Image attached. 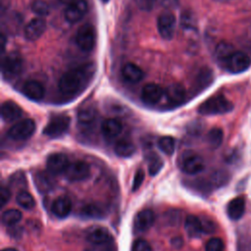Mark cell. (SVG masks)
I'll list each match as a JSON object with an SVG mask.
<instances>
[{
    "mask_svg": "<svg viewBox=\"0 0 251 251\" xmlns=\"http://www.w3.org/2000/svg\"><path fill=\"white\" fill-rule=\"evenodd\" d=\"M94 68L92 64L82 65L66 72L59 80V90L66 95L78 92L92 76Z\"/></svg>",
    "mask_w": 251,
    "mask_h": 251,
    "instance_id": "6da1fadb",
    "label": "cell"
},
{
    "mask_svg": "<svg viewBox=\"0 0 251 251\" xmlns=\"http://www.w3.org/2000/svg\"><path fill=\"white\" fill-rule=\"evenodd\" d=\"M233 104L224 95H215L204 101L198 108L201 115H221L230 112Z\"/></svg>",
    "mask_w": 251,
    "mask_h": 251,
    "instance_id": "7a4b0ae2",
    "label": "cell"
},
{
    "mask_svg": "<svg viewBox=\"0 0 251 251\" xmlns=\"http://www.w3.org/2000/svg\"><path fill=\"white\" fill-rule=\"evenodd\" d=\"M24 60L17 52H11L2 60V74L5 77L11 78L20 75L23 71Z\"/></svg>",
    "mask_w": 251,
    "mask_h": 251,
    "instance_id": "3957f363",
    "label": "cell"
},
{
    "mask_svg": "<svg viewBox=\"0 0 251 251\" xmlns=\"http://www.w3.org/2000/svg\"><path fill=\"white\" fill-rule=\"evenodd\" d=\"M35 128L36 126L33 120L25 119L10 127L8 130V136L13 140H25L34 133Z\"/></svg>",
    "mask_w": 251,
    "mask_h": 251,
    "instance_id": "277c9868",
    "label": "cell"
},
{
    "mask_svg": "<svg viewBox=\"0 0 251 251\" xmlns=\"http://www.w3.org/2000/svg\"><path fill=\"white\" fill-rule=\"evenodd\" d=\"M76 45L85 52L91 51L95 44V31L90 24L82 25L75 34Z\"/></svg>",
    "mask_w": 251,
    "mask_h": 251,
    "instance_id": "5b68a950",
    "label": "cell"
},
{
    "mask_svg": "<svg viewBox=\"0 0 251 251\" xmlns=\"http://www.w3.org/2000/svg\"><path fill=\"white\" fill-rule=\"evenodd\" d=\"M204 160L197 154L186 152L181 157L180 169L187 175H197L204 170Z\"/></svg>",
    "mask_w": 251,
    "mask_h": 251,
    "instance_id": "8992f818",
    "label": "cell"
},
{
    "mask_svg": "<svg viewBox=\"0 0 251 251\" xmlns=\"http://www.w3.org/2000/svg\"><path fill=\"white\" fill-rule=\"evenodd\" d=\"M157 27L160 35L166 39L171 40L175 35L176 30V17L171 12L162 13L157 21Z\"/></svg>",
    "mask_w": 251,
    "mask_h": 251,
    "instance_id": "52a82bcc",
    "label": "cell"
},
{
    "mask_svg": "<svg viewBox=\"0 0 251 251\" xmlns=\"http://www.w3.org/2000/svg\"><path fill=\"white\" fill-rule=\"evenodd\" d=\"M70 123L71 120L68 116H56L44 127L43 133L49 137H59L68 130Z\"/></svg>",
    "mask_w": 251,
    "mask_h": 251,
    "instance_id": "ba28073f",
    "label": "cell"
},
{
    "mask_svg": "<svg viewBox=\"0 0 251 251\" xmlns=\"http://www.w3.org/2000/svg\"><path fill=\"white\" fill-rule=\"evenodd\" d=\"M226 68L228 72L238 74L246 71L251 63L249 56L242 51H235L226 61Z\"/></svg>",
    "mask_w": 251,
    "mask_h": 251,
    "instance_id": "9c48e42d",
    "label": "cell"
},
{
    "mask_svg": "<svg viewBox=\"0 0 251 251\" xmlns=\"http://www.w3.org/2000/svg\"><path fill=\"white\" fill-rule=\"evenodd\" d=\"M64 174L66 177L71 181H80L86 179L89 176L90 169L86 163L82 161H76L70 163Z\"/></svg>",
    "mask_w": 251,
    "mask_h": 251,
    "instance_id": "30bf717a",
    "label": "cell"
},
{
    "mask_svg": "<svg viewBox=\"0 0 251 251\" xmlns=\"http://www.w3.org/2000/svg\"><path fill=\"white\" fill-rule=\"evenodd\" d=\"M87 2L85 0H75L68 4L65 10V19L71 24H75L80 21L87 12Z\"/></svg>",
    "mask_w": 251,
    "mask_h": 251,
    "instance_id": "8fae6325",
    "label": "cell"
},
{
    "mask_svg": "<svg viewBox=\"0 0 251 251\" xmlns=\"http://www.w3.org/2000/svg\"><path fill=\"white\" fill-rule=\"evenodd\" d=\"M85 237L92 245H100L113 240L110 231L103 226H90L85 231Z\"/></svg>",
    "mask_w": 251,
    "mask_h": 251,
    "instance_id": "7c38bea8",
    "label": "cell"
},
{
    "mask_svg": "<svg viewBox=\"0 0 251 251\" xmlns=\"http://www.w3.org/2000/svg\"><path fill=\"white\" fill-rule=\"evenodd\" d=\"M69 164V158L64 153H53L48 156L46 161L47 170L53 175L64 174Z\"/></svg>",
    "mask_w": 251,
    "mask_h": 251,
    "instance_id": "4fadbf2b",
    "label": "cell"
},
{
    "mask_svg": "<svg viewBox=\"0 0 251 251\" xmlns=\"http://www.w3.org/2000/svg\"><path fill=\"white\" fill-rule=\"evenodd\" d=\"M164 96V89L156 83H148L141 90V99L147 105H155Z\"/></svg>",
    "mask_w": 251,
    "mask_h": 251,
    "instance_id": "5bb4252c",
    "label": "cell"
},
{
    "mask_svg": "<svg viewBox=\"0 0 251 251\" xmlns=\"http://www.w3.org/2000/svg\"><path fill=\"white\" fill-rule=\"evenodd\" d=\"M155 222V214L149 209L138 212L133 221V228L136 232H143L150 228Z\"/></svg>",
    "mask_w": 251,
    "mask_h": 251,
    "instance_id": "9a60e30c",
    "label": "cell"
},
{
    "mask_svg": "<svg viewBox=\"0 0 251 251\" xmlns=\"http://www.w3.org/2000/svg\"><path fill=\"white\" fill-rule=\"evenodd\" d=\"M46 29V23L41 18H34L30 20L25 27V36L29 41L38 39Z\"/></svg>",
    "mask_w": 251,
    "mask_h": 251,
    "instance_id": "2e32d148",
    "label": "cell"
},
{
    "mask_svg": "<svg viewBox=\"0 0 251 251\" xmlns=\"http://www.w3.org/2000/svg\"><path fill=\"white\" fill-rule=\"evenodd\" d=\"M51 175L53 174H51L49 171L48 172L40 171L34 175L33 180H34L35 187L41 193L49 192L55 186V179Z\"/></svg>",
    "mask_w": 251,
    "mask_h": 251,
    "instance_id": "e0dca14e",
    "label": "cell"
},
{
    "mask_svg": "<svg viewBox=\"0 0 251 251\" xmlns=\"http://www.w3.org/2000/svg\"><path fill=\"white\" fill-rule=\"evenodd\" d=\"M23 116V110L21 107L13 101H5L1 106V117L7 122H15Z\"/></svg>",
    "mask_w": 251,
    "mask_h": 251,
    "instance_id": "ac0fdd59",
    "label": "cell"
},
{
    "mask_svg": "<svg viewBox=\"0 0 251 251\" xmlns=\"http://www.w3.org/2000/svg\"><path fill=\"white\" fill-rule=\"evenodd\" d=\"M23 93L30 100L39 101L44 97L45 89L37 80H27L23 86Z\"/></svg>",
    "mask_w": 251,
    "mask_h": 251,
    "instance_id": "d6986e66",
    "label": "cell"
},
{
    "mask_svg": "<svg viewBox=\"0 0 251 251\" xmlns=\"http://www.w3.org/2000/svg\"><path fill=\"white\" fill-rule=\"evenodd\" d=\"M167 101L173 105L180 104L185 98V89L179 83H173L164 90Z\"/></svg>",
    "mask_w": 251,
    "mask_h": 251,
    "instance_id": "ffe728a7",
    "label": "cell"
},
{
    "mask_svg": "<svg viewBox=\"0 0 251 251\" xmlns=\"http://www.w3.org/2000/svg\"><path fill=\"white\" fill-rule=\"evenodd\" d=\"M122 75L127 82L137 83L143 78L144 74L137 65L133 63H127L122 69Z\"/></svg>",
    "mask_w": 251,
    "mask_h": 251,
    "instance_id": "44dd1931",
    "label": "cell"
},
{
    "mask_svg": "<svg viewBox=\"0 0 251 251\" xmlns=\"http://www.w3.org/2000/svg\"><path fill=\"white\" fill-rule=\"evenodd\" d=\"M52 213L58 218H66L72 210V201L67 196L58 197L51 206Z\"/></svg>",
    "mask_w": 251,
    "mask_h": 251,
    "instance_id": "7402d4cb",
    "label": "cell"
},
{
    "mask_svg": "<svg viewBox=\"0 0 251 251\" xmlns=\"http://www.w3.org/2000/svg\"><path fill=\"white\" fill-rule=\"evenodd\" d=\"M184 229L186 234L192 238L199 237L201 233L204 232L201 220L194 215H189L185 218Z\"/></svg>",
    "mask_w": 251,
    "mask_h": 251,
    "instance_id": "603a6c76",
    "label": "cell"
},
{
    "mask_svg": "<svg viewBox=\"0 0 251 251\" xmlns=\"http://www.w3.org/2000/svg\"><path fill=\"white\" fill-rule=\"evenodd\" d=\"M245 212V200L243 197H235L226 206V213L229 219L239 220Z\"/></svg>",
    "mask_w": 251,
    "mask_h": 251,
    "instance_id": "cb8c5ba5",
    "label": "cell"
},
{
    "mask_svg": "<svg viewBox=\"0 0 251 251\" xmlns=\"http://www.w3.org/2000/svg\"><path fill=\"white\" fill-rule=\"evenodd\" d=\"M101 130L105 137L114 138L122 132L123 125L117 119H107L102 123Z\"/></svg>",
    "mask_w": 251,
    "mask_h": 251,
    "instance_id": "d4e9b609",
    "label": "cell"
},
{
    "mask_svg": "<svg viewBox=\"0 0 251 251\" xmlns=\"http://www.w3.org/2000/svg\"><path fill=\"white\" fill-rule=\"evenodd\" d=\"M114 150L118 156L122 158H127L133 155V153L135 152V145L129 140L122 139L116 143Z\"/></svg>",
    "mask_w": 251,
    "mask_h": 251,
    "instance_id": "484cf974",
    "label": "cell"
},
{
    "mask_svg": "<svg viewBox=\"0 0 251 251\" xmlns=\"http://www.w3.org/2000/svg\"><path fill=\"white\" fill-rule=\"evenodd\" d=\"M97 117V111L92 107H86L77 113V121L82 126H89L93 124Z\"/></svg>",
    "mask_w": 251,
    "mask_h": 251,
    "instance_id": "4316f807",
    "label": "cell"
},
{
    "mask_svg": "<svg viewBox=\"0 0 251 251\" xmlns=\"http://www.w3.org/2000/svg\"><path fill=\"white\" fill-rule=\"evenodd\" d=\"M235 52L234 47L232 44L226 41H221L215 49V54L218 59L222 61H226L227 58H229L233 53Z\"/></svg>",
    "mask_w": 251,
    "mask_h": 251,
    "instance_id": "83f0119b",
    "label": "cell"
},
{
    "mask_svg": "<svg viewBox=\"0 0 251 251\" xmlns=\"http://www.w3.org/2000/svg\"><path fill=\"white\" fill-rule=\"evenodd\" d=\"M22 212L18 209H9L2 214V223L8 226H16L22 220Z\"/></svg>",
    "mask_w": 251,
    "mask_h": 251,
    "instance_id": "f1b7e54d",
    "label": "cell"
},
{
    "mask_svg": "<svg viewBox=\"0 0 251 251\" xmlns=\"http://www.w3.org/2000/svg\"><path fill=\"white\" fill-rule=\"evenodd\" d=\"M223 139H224V132L220 127H213L212 129H210V131L207 134L208 144L214 149L221 146Z\"/></svg>",
    "mask_w": 251,
    "mask_h": 251,
    "instance_id": "f546056e",
    "label": "cell"
},
{
    "mask_svg": "<svg viewBox=\"0 0 251 251\" xmlns=\"http://www.w3.org/2000/svg\"><path fill=\"white\" fill-rule=\"evenodd\" d=\"M16 201L19 204V206H21L22 208L26 209V210L32 209L35 206L34 198L31 196V194H29L25 190H21L20 192H18Z\"/></svg>",
    "mask_w": 251,
    "mask_h": 251,
    "instance_id": "4dcf8cb0",
    "label": "cell"
},
{
    "mask_svg": "<svg viewBox=\"0 0 251 251\" xmlns=\"http://www.w3.org/2000/svg\"><path fill=\"white\" fill-rule=\"evenodd\" d=\"M80 214L85 217V218H90V219H99L102 218L104 213L103 209L96 205V204H87L81 208Z\"/></svg>",
    "mask_w": 251,
    "mask_h": 251,
    "instance_id": "1f68e13d",
    "label": "cell"
},
{
    "mask_svg": "<svg viewBox=\"0 0 251 251\" xmlns=\"http://www.w3.org/2000/svg\"><path fill=\"white\" fill-rule=\"evenodd\" d=\"M158 147L166 155H172L175 152L176 141L172 136H162L158 140Z\"/></svg>",
    "mask_w": 251,
    "mask_h": 251,
    "instance_id": "d6a6232c",
    "label": "cell"
},
{
    "mask_svg": "<svg viewBox=\"0 0 251 251\" xmlns=\"http://www.w3.org/2000/svg\"><path fill=\"white\" fill-rule=\"evenodd\" d=\"M163 167V161L156 155H152L148 159V172L151 176L157 175Z\"/></svg>",
    "mask_w": 251,
    "mask_h": 251,
    "instance_id": "836d02e7",
    "label": "cell"
},
{
    "mask_svg": "<svg viewBox=\"0 0 251 251\" xmlns=\"http://www.w3.org/2000/svg\"><path fill=\"white\" fill-rule=\"evenodd\" d=\"M31 10L34 14L38 16H47L49 14L50 8L48 4L43 0H34L31 3Z\"/></svg>",
    "mask_w": 251,
    "mask_h": 251,
    "instance_id": "e575fe53",
    "label": "cell"
},
{
    "mask_svg": "<svg viewBox=\"0 0 251 251\" xmlns=\"http://www.w3.org/2000/svg\"><path fill=\"white\" fill-rule=\"evenodd\" d=\"M224 241L219 237H213L208 240L205 246V251H224Z\"/></svg>",
    "mask_w": 251,
    "mask_h": 251,
    "instance_id": "d590c367",
    "label": "cell"
},
{
    "mask_svg": "<svg viewBox=\"0 0 251 251\" xmlns=\"http://www.w3.org/2000/svg\"><path fill=\"white\" fill-rule=\"evenodd\" d=\"M131 251H152V248L146 240L137 239L133 242Z\"/></svg>",
    "mask_w": 251,
    "mask_h": 251,
    "instance_id": "8d00e7d4",
    "label": "cell"
},
{
    "mask_svg": "<svg viewBox=\"0 0 251 251\" xmlns=\"http://www.w3.org/2000/svg\"><path fill=\"white\" fill-rule=\"evenodd\" d=\"M144 180V171L142 169H138L134 175L133 182H132V191H136L142 184Z\"/></svg>",
    "mask_w": 251,
    "mask_h": 251,
    "instance_id": "74e56055",
    "label": "cell"
},
{
    "mask_svg": "<svg viewBox=\"0 0 251 251\" xmlns=\"http://www.w3.org/2000/svg\"><path fill=\"white\" fill-rule=\"evenodd\" d=\"M90 251H117L116 245L114 241H110L100 245H92V249Z\"/></svg>",
    "mask_w": 251,
    "mask_h": 251,
    "instance_id": "f35d334b",
    "label": "cell"
},
{
    "mask_svg": "<svg viewBox=\"0 0 251 251\" xmlns=\"http://www.w3.org/2000/svg\"><path fill=\"white\" fill-rule=\"evenodd\" d=\"M137 7L143 11H150L154 6L155 0H133Z\"/></svg>",
    "mask_w": 251,
    "mask_h": 251,
    "instance_id": "ab89813d",
    "label": "cell"
},
{
    "mask_svg": "<svg viewBox=\"0 0 251 251\" xmlns=\"http://www.w3.org/2000/svg\"><path fill=\"white\" fill-rule=\"evenodd\" d=\"M11 197V192L7 187H2L0 191V201H1V207L5 206Z\"/></svg>",
    "mask_w": 251,
    "mask_h": 251,
    "instance_id": "60d3db41",
    "label": "cell"
},
{
    "mask_svg": "<svg viewBox=\"0 0 251 251\" xmlns=\"http://www.w3.org/2000/svg\"><path fill=\"white\" fill-rule=\"evenodd\" d=\"M157 1L160 5H162L165 8L168 9H176L178 6V0H155Z\"/></svg>",
    "mask_w": 251,
    "mask_h": 251,
    "instance_id": "b9f144b4",
    "label": "cell"
},
{
    "mask_svg": "<svg viewBox=\"0 0 251 251\" xmlns=\"http://www.w3.org/2000/svg\"><path fill=\"white\" fill-rule=\"evenodd\" d=\"M24 174L19 172L17 174H15L13 176H12V185L13 186H16V187H24V186H26V181H20L19 179L21 178V176H23Z\"/></svg>",
    "mask_w": 251,
    "mask_h": 251,
    "instance_id": "7bdbcfd3",
    "label": "cell"
},
{
    "mask_svg": "<svg viewBox=\"0 0 251 251\" xmlns=\"http://www.w3.org/2000/svg\"><path fill=\"white\" fill-rule=\"evenodd\" d=\"M227 176L225 175V173H222V172H217L215 173L213 176H212V179L214 181L215 184H218V185H221L225 182V179L226 178Z\"/></svg>",
    "mask_w": 251,
    "mask_h": 251,
    "instance_id": "ee69618b",
    "label": "cell"
},
{
    "mask_svg": "<svg viewBox=\"0 0 251 251\" xmlns=\"http://www.w3.org/2000/svg\"><path fill=\"white\" fill-rule=\"evenodd\" d=\"M202 226H203V230L205 232H214L215 229V225L212 221L208 220V219H202Z\"/></svg>",
    "mask_w": 251,
    "mask_h": 251,
    "instance_id": "f6af8a7d",
    "label": "cell"
},
{
    "mask_svg": "<svg viewBox=\"0 0 251 251\" xmlns=\"http://www.w3.org/2000/svg\"><path fill=\"white\" fill-rule=\"evenodd\" d=\"M172 244L176 247V248H179L182 246V239L179 237H174L172 240Z\"/></svg>",
    "mask_w": 251,
    "mask_h": 251,
    "instance_id": "bcb514c9",
    "label": "cell"
},
{
    "mask_svg": "<svg viewBox=\"0 0 251 251\" xmlns=\"http://www.w3.org/2000/svg\"><path fill=\"white\" fill-rule=\"evenodd\" d=\"M5 42H6L5 36L2 34V37H1V49H2V52H3L4 49H5Z\"/></svg>",
    "mask_w": 251,
    "mask_h": 251,
    "instance_id": "7dc6e473",
    "label": "cell"
},
{
    "mask_svg": "<svg viewBox=\"0 0 251 251\" xmlns=\"http://www.w3.org/2000/svg\"><path fill=\"white\" fill-rule=\"evenodd\" d=\"M74 1H75V0H60V2L65 3V4H70V3L74 2Z\"/></svg>",
    "mask_w": 251,
    "mask_h": 251,
    "instance_id": "c3c4849f",
    "label": "cell"
},
{
    "mask_svg": "<svg viewBox=\"0 0 251 251\" xmlns=\"http://www.w3.org/2000/svg\"><path fill=\"white\" fill-rule=\"evenodd\" d=\"M2 251H18V250L15 249V248H5Z\"/></svg>",
    "mask_w": 251,
    "mask_h": 251,
    "instance_id": "681fc988",
    "label": "cell"
},
{
    "mask_svg": "<svg viewBox=\"0 0 251 251\" xmlns=\"http://www.w3.org/2000/svg\"><path fill=\"white\" fill-rule=\"evenodd\" d=\"M216 1H219V2H226V1H230V0H216Z\"/></svg>",
    "mask_w": 251,
    "mask_h": 251,
    "instance_id": "f907efd6",
    "label": "cell"
},
{
    "mask_svg": "<svg viewBox=\"0 0 251 251\" xmlns=\"http://www.w3.org/2000/svg\"><path fill=\"white\" fill-rule=\"evenodd\" d=\"M101 1H104V2H107L108 0H101Z\"/></svg>",
    "mask_w": 251,
    "mask_h": 251,
    "instance_id": "816d5d0a",
    "label": "cell"
}]
</instances>
